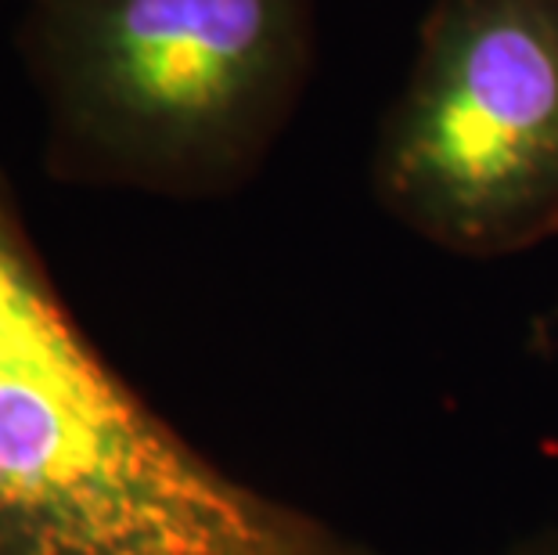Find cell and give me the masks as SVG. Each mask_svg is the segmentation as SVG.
I'll list each match as a JSON object with an SVG mask.
<instances>
[{"label": "cell", "instance_id": "6da1fadb", "mask_svg": "<svg viewBox=\"0 0 558 555\" xmlns=\"http://www.w3.org/2000/svg\"><path fill=\"white\" fill-rule=\"evenodd\" d=\"M187 444L65 311L0 177V555H339Z\"/></svg>", "mask_w": 558, "mask_h": 555}, {"label": "cell", "instance_id": "7a4b0ae2", "mask_svg": "<svg viewBox=\"0 0 558 555\" xmlns=\"http://www.w3.org/2000/svg\"><path fill=\"white\" fill-rule=\"evenodd\" d=\"M314 47V0H26L19 22L54 181L184 203L264 170Z\"/></svg>", "mask_w": 558, "mask_h": 555}, {"label": "cell", "instance_id": "3957f363", "mask_svg": "<svg viewBox=\"0 0 558 555\" xmlns=\"http://www.w3.org/2000/svg\"><path fill=\"white\" fill-rule=\"evenodd\" d=\"M378 206L444 253L558 234V0H433L372 152Z\"/></svg>", "mask_w": 558, "mask_h": 555}, {"label": "cell", "instance_id": "277c9868", "mask_svg": "<svg viewBox=\"0 0 558 555\" xmlns=\"http://www.w3.org/2000/svg\"><path fill=\"white\" fill-rule=\"evenodd\" d=\"M497 555H558V527L533 530V534L512 541V545Z\"/></svg>", "mask_w": 558, "mask_h": 555}, {"label": "cell", "instance_id": "5b68a950", "mask_svg": "<svg viewBox=\"0 0 558 555\" xmlns=\"http://www.w3.org/2000/svg\"><path fill=\"white\" fill-rule=\"evenodd\" d=\"M339 555H372V552H364V548L350 545V541H347V545H342V552H339Z\"/></svg>", "mask_w": 558, "mask_h": 555}]
</instances>
